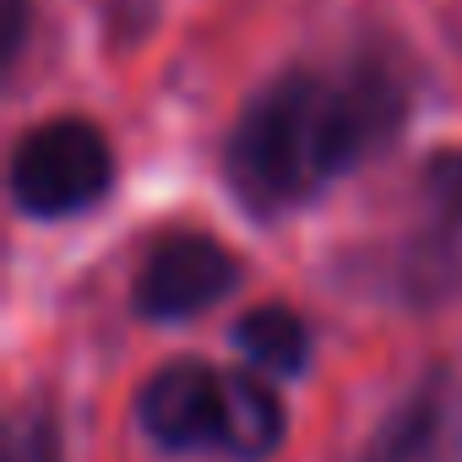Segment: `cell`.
Returning a JSON list of instances; mask_svg holds the SVG:
<instances>
[{"instance_id": "obj_8", "label": "cell", "mask_w": 462, "mask_h": 462, "mask_svg": "<svg viewBox=\"0 0 462 462\" xmlns=\"http://www.w3.org/2000/svg\"><path fill=\"white\" fill-rule=\"evenodd\" d=\"M6 462H66V424L50 397H28L6 419Z\"/></svg>"}, {"instance_id": "obj_3", "label": "cell", "mask_w": 462, "mask_h": 462, "mask_svg": "<svg viewBox=\"0 0 462 462\" xmlns=\"http://www.w3.org/2000/svg\"><path fill=\"white\" fill-rule=\"evenodd\" d=\"M386 300L440 310L462 294V142H440L413 169V212L381 262Z\"/></svg>"}, {"instance_id": "obj_7", "label": "cell", "mask_w": 462, "mask_h": 462, "mask_svg": "<svg viewBox=\"0 0 462 462\" xmlns=\"http://www.w3.org/2000/svg\"><path fill=\"white\" fill-rule=\"evenodd\" d=\"M228 343L267 381H305L316 370V327L289 300H262L240 310L235 327H228Z\"/></svg>"}, {"instance_id": "obj_6", "label": "cell", "mask_w": 462, "mask_h": 462, "mask_svg": "<svg viewBox=\"0 0 462 462\" xmlns=\"http://www.w3.org/2000/svg\"><path fill=\"white\" fill-rule=\"evenodd\" d=\"M359 462H451V370L430 365L370 430Z\"/></svg>"}, {"instance_id": "obj_9", "label": "cell", "mask_w": 462, "mask_h": 462, "mask_svg": "<svg viewBox=\"0 0 462 462\" xmlns=\"http://www.w3.org/2000/svg\"><path fill=\"white\" fill-rule=\"evenodd\" d=\"M33 39V0H0V71H17Z\"/></svg>"}, {"instance_id": "obj_5", "label": "cell", "mask_w": 462, "mask_h": 462, "mask_svg": "<svg viewBox=\"0 0 462 462\" xmlns=\"http://www.w3.org/2000/svg\"><path fill=\"white\" fill-rule=\"evenodd\" d=\"M223 413H228V370L180 354L163 359L131 397V419L147 446L163 457H223Z\"/></svg>"}, {"instance_id": "obj_2", "label": "cell", "mask_w": 462, "mask_h": 462, "mask_svg": "<svg viewBox=\"0 0 462 462\" xmlns=\"http://www.w3.org/2000/svg\"><path fill=\"white\" fill-rule=\"evenodd\" d=\"M120 180L115 142L88 115H55L28 125L6 158V196L33 223H71L109 201Z\"/></svg>"}, {"instance_id": "obj_1", "label": "cell", "mask_w": 462, "mask_h": 462, "mask_svg": "<svg viewBox=\"0 0 462 462\" xmlns=\"http://www.w3.org/2000/svg\"><path fill=\"white\" fill-rule=\"evenodd\" d=\"M413 120L408 71L359 44L337 66L294 60L267 77L217 142V180L251 223H283L397 147Z\"/></svg>"}, {"instance_id": "obj_4", "label": "cell", "mask_w": 462, "mask_h": 462, "mask_svg": "<svg viewBox=\"0 0 462 462\" xmlns=\"http://www.w3.org/2000/svg\"><path fill=\"white\" fill-rule=\"evenodd\" d=\"M245 283V262L207 228H163L131 273V316L147 327H190Z\"/></svg>"}]
</instances>
